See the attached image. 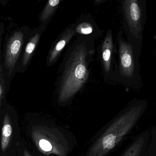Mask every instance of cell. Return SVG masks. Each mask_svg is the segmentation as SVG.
Segmentation results:
<instances>
[{"mask_svg":"<svg viewBox=\"0 0 156 156\" xmlns=\"http://www.w3.org/2000/svg\"><path fill=\"white\" fill-rule=\"evenodd\" d=\"M2 92V89L1 86H0V97L1 95Z\"/></svg>","mask_w":156,"mask_h":156,"instance_id":"obj_13","label":"cell"},{"mask_svg":"<svg viewBox=\"0 0 156 156\" xmlns=\"http://www.w3.org/2000/svg\"><path fill=\"white\" fill-rule=\"evenodd\" d=\"M147 104L138 101L117 115L97 134L84 156H106L132 130L146 109Z\"/></svg>","mask_w":156,"mask_h":156,"instance_id":"obj_1","label":"cell"},{"mask_svg":"<svg viewBox=\"0 0 156 156\" xmlns=\"http://www.w3.org/2000/svg\"><path fill=\"white\" fill-rule=\"evenodd\" d=\"M12 134V127L7 116L5 117L2 132L1 147L2 151H5L9 142Z\"/></svg>","mask_w":156,"mask_h":156,"instance_id":"obj_9","label":"cell"},{"mask_svg":"<svg viewBox=\"0 0 156 156\" xmlns=\"http://www.w3.org/2000/svg\"><path fill=\"white\" fill-rule=\"evenodd\" d=\"M124 12L131 32L136 36L141 31V11L136 1H127L124 3Z\"/></svg>","mask_w":156,"mask_h":156,"instance_id":"obj_3","label":"cell"},{"mask_svg":"<svg viewBox=\"0 0 156 156\" xmlns=\"http://www.w3.org/2000/svg\"><path fill=\"white\" fill-rule=\"evenodd\" d=\"M74 34V31L73 29H70L66 32L65 34H64L61 40L56 44V45L51 51L49 57V63L53 62L55 61L60 53L73 37Z\"/></svg>","mask_w":156,"mask_h":156,"instance_id":"obj_8","label":"cell"},{"mask_svg":"<svg viewBox=\"0 0 156 156\" xmlns=\"http://www.w3.org/2000/svg\"><path fill=\"white\" fill-rule=\"evenodd\" d=\"M59 0H50L42 14L41 19L45 21L51 16L56 6L60 2Z\"/></svg>","mask_w":156,"mask_h":156,"instance_id":"obj_11","label":"cell"},{"mask_svg":"<svg viewBox=\"0 0 156 156\" xmlns=\"http://www.w3.org/2000/svg\"><path fill=\"white\" fill-rule=\"evenodd\" d=\"M87 54L83 44L77 46L71 54L61 83L59 96L61 103L71 100L86 81L88 76Z\"/></svg>","mask_w":156,"mask_h":156,"instance_id":"obj_2","label":"cell"},{"mask_svg":"<svg viewBox=\"0 0 156 156\" xmlns=\"http://www.w3.org/2000/svg\"><path fill=\"white\" fill-rule=\"evenodd\" d=\"M150 133L146 130L140 134L120 156H145L149 143Z\"/></svg>","mask_w":156,"mask_h":156,"instance_id":"obj_6","label":"cell"},{"mask_svg":"<svg viewBox=\"0 0 156 156\" xmlns=\"http://www.w3.org/2000/svg\"><path fill=\"white\" fill-rule=\"evenodd\" d=\"M119 60L121 71L123 75L130 77L133 75L135 68V61L130 44L124 41L119 44Z\"/></svg>","mask_w":156,"mask_h":156,"instance_id":"obj_5","label":"cell"},{"mask_svg":"<svg viewBox=\"0 0 156 156\" xmlns=\"http://www.w3.org/2000/svg\"><path fill=\"white\" fill-rule=\"evenodd\" d=\"M40 37V34H37L31 39L30 41L27 44L23 57V64L24 66L26 65L29 62L39 42Z\"/></svg>","mask_w":156,"mask_h":156,"instance_id":"obj_10","label":"cell"},{"mask_svg":"<svg viewBox=\"0 0 156 156\" xmlns=\"http://www.w3.org/2000/svg\"><path fill=\"white\" fill-rule=\"evenodd\" d=\"M23 35L20 31L16 32L9 40L6 48L5 64L12 71L17 62L23 43Z\"/></svg>","mask_w":156,"mask_h":156,"instance_id":"obj_4","label":"cell"},{"mask_svg":"<svg viewBox=\"0 0 156 156\" xmlns=\"http://www.w3.org/2000/svg\"><path fill=\"white\" fill-rule=\"evenodd\" d=\"M77 32L83 34H89L93 31V28L88 23H83L77 27Z\"/></svg>","mask_w":156,"mask_h":156,"instance_id":"obj_12","label":"cell"},{"mask_svg":"<svg viewBox=\"0 0 156 156\" xmlns=\"http://www.w3.org/2000/svg\"><path fill=\"white\" fill-rule=\"evenodd\" d=\"M113 51V40L110 33H108L106 36L103 43L102 48V61L106 72L110 70V65L112 60Z\"/></svg>","mask_w":156,"mask_h":156,"instance_id":"obj_7","label":"cell"}]
</instances>
